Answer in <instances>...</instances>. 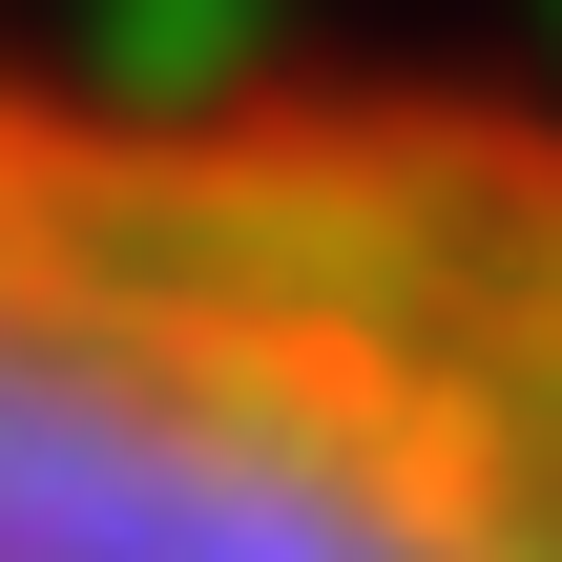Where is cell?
<instances>
[{
  "label": "cell",
  "instance_id": "6da1fadb",
  "mask_svg": "<svg viewBox=\"0 0 562 562\" xmlns=\"http://www.w3.org/2000/svg\"><path fill=\"white\" fill-rule=\"evenodd\" d=\"M0 562H562V104L0 42Z\"/></svg>",
  "mask_w": 562,
  "mask_h": 562
}]
</instances>
